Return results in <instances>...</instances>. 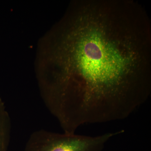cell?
I'll return each instance as SVG.
<instances>
[{"mask_svg":"<svg viewBox=\"0 0 151 151\" xmlns=\"http://www.w3.org/2000/svg\"><path fill=\"white\" fill-rule=\"evenodd\" d=\"M120 132L96 137L76 134H63L37 131L28 141L25 151H98Z\"/></svg>","mask_w":151,"mask_h":151,"instance_id":"obj_1","label":"cell"},{"mask_svg":"<svg viewBox=\"0 0 151 151\" xmlns=\"http://www.w3.org/2000/svg\"><path fill=\"white\" fill-rule=\"evenodd\" d=\"M9 116L4 104L0 99V151H7L11 133Z\"/></svg>","mask_w":151,"mask_h":151,"instance_id":"obj_2","label":"cell"}]
</instances>
